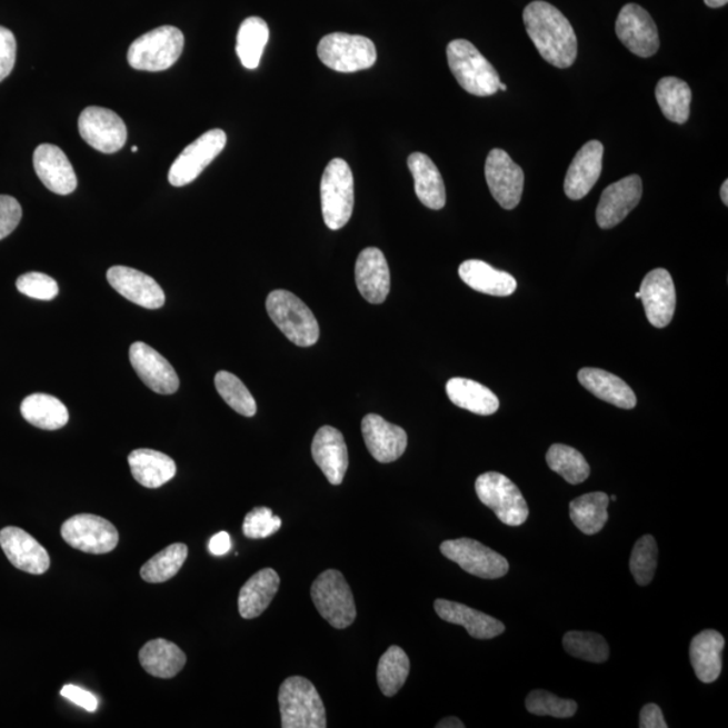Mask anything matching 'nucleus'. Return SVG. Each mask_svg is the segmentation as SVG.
Wrapping results in <instances>:
<instances>
[{"mask_svg": "<svg viewBox=\"0 0 728 728\" xmlns=\"http://www.w3.org/2000/svg\"><path fill=\"white\" fill-rule=\"evenodd\" d=\"M523 22L543 60L560 69L574 66L578 57V38L571 22L559 9L536 0L525 8Z\"/></svg>", "mask_w": 728, "mask_h": 728, "instance_id": "nucleus-1", "label": "nucleus"}, {"mask_svg": "<svg viewBox=\"0 0 728 728\" xmlns=\"http://www.w3.org/2000/svg\"><path fill=\"white\" fill-rule=\"evenodd\" d=\"M658 562V548L654 536L639 538L632 548L630 571L639 586H649L655 578Z\"/></svg>", "mask_w": 728, "mask_h": 728, "instance_id": "nucleus-44", "label": "nucleus"}, {"mask_svg": "<svg viewBox=\"0 0 728 728\" xmlns=\"http://www.w3.org/2000/svg\"><path fill=\"white\" fill-rule=\"evenodd\" d=\"M215 386H217L220 397L223 398L228 407L245 417L256 416L257 402L255 397L251 396L249 389L237 376L231 372L219 371L215 377Z\"/></svg>", "mask_w": 728, "mask_h": 728, "instance_id": "nucleus-43", "label": "nucleus"}, {"mask_svg": "<svg viewBox=\"0 0 728 728\" xmlns=\"http://www.w3.org/2000/svg\"><path fill=\"white\" fill-rule=\"evenodd\" d=\"M61 536L68 546L91 555L112 552L118 547L119 533L106 518L93 515L73 516L61 527Z\"/></svg>", "mask_w": 728, "mask_h": 728, "instance_id": "nucleus-11", "label": "nucleus"}, {"mask_svg": "<svg viewBox=\"0 0 728 728\" xmlns=\"http://www.w3.org/2000/svg\"><path fill=\"white\" fill-rule=\"evenodd\" d=\"M578 378L582 388L592 392L599 400L609 402L620 409L630 410L636 408V392L614 373L586 367V369L579 371Z\"/></svg>", "mask_w": 728, "mask_h": 728, "instance_id": "nucleus-27", "label": "nucleus"}, {"mask_svg": "<svg viewBox=\"0 0 728 728\" xmlns=\"http://www.w3.org/2000/svg\"><path fill=\"white\" fill-rule=\"evenodd\" d=\"M62 698L71 700L74 705H78L81 708H84L88 712H94L98 710V699L91 692L86 691L80 687L76 686H66L61 689Z\"/></svg>", "mask_w": 728, "mask_h": 728, "instance_id": "nucleus-50", "label": "nucleus"}, {"mask_svg": "<svg viewBox=\"0 0 728 728\" xmlns=\"http://www.w3.org/2000/svg\"><path fill=\"white\" fill-rule=\"evenodd\" d=\"M131 151H132V153H137V151H138L137 146H132Z\"/></svg>", "mask_w": 728, "mask_h": 728, "instance_id": "nucleus-57", "label": "nucleus"}, {"mask_svg": "<svg viewBox=\"0 0 728 728\" xmlns=\"http://www.w3.org/2000/svg\"><path fill=\"white\" fill-rule=\"evenodd\" d=\"M437 728H465L463 721L458 718L449 717L440 720V724L436 726Z\"/></svg>", "mask_w": 728, "mask_h": 728, "instance_id": "nucleus-53", "label": "nucleus"}, {"mask_svg": "<svg viewBox=\"0 0 728 728\" xmlns=\"http://www.w3.org/2000/svg\"><path fill=\"white\" fill-rule=\"evenodd\" d=\"M182 31L174 27H161L149 31L131 43L129 64L137 71L162 72L173 67L182 53Z\"/></svg>", "mask_w": 728, "mask_h": 728, "instance_id": "nucleus-6", "label": "nucleus"}, {"mask_svg": "<svg viewBox=\"0 0 728 728\" xmlns=\"http://www.w3.org/2000/svg\"><path fill=\"white\" fill-rule=\"evenodd\" d=\"M187 557L188 547L186 543H173V546L164 548L160 554L146 561L141 569L142 579L146 582H153V585L170 580L180 572Z\"/></svg>", "mask_w": 728, "mask_h": 728, "instance_id": "nucleus-41", "label": "nucleus"}, {"mask_svg": "<svg viewBox=\"0 0 728 728\" xmlns=\"http://www.w3.org/2000/svg\"><path fill=\"white\" fill-rule=\"evenodd\" d=\"M616 31L620 42L642 59L655 56L660 48V38L654 18L641 6L629 3L620 10Z\"/></svg>", "mask_w": 728, "mask_h": 728, "instance_id": "nucleus-15", "label": "nucleus"}, {"mask_svg": "<svg viewBox=\"0 0 728 728\" xmlns=\"http://www.w3.org/2000/svg\"><path fill=\"white\" fill-rule=\"evenodd\" d=\"M208 548H210V552L213 556L227 555L232 548L230 535H228L227 531H220V533L215 535L211 538L210 546H208Z\"/></svg>", "mask_w": 728, "mask_h": 728, "instance_id": "nucleus-52", "label": "nucleus"}, {"mask_svg": "<svg viewBox=\"0 0 728 728\" xmlns=\"http://www.w3.org/2000/svg\"><path fill=\"white\" fill-rule=\"evenodd\" d=\"M725 644L724 636L717 630L701 631L692 639L689 657L695 674L701 682L710 684L718 680Z\"/></svg>", "mask_w": 728, "mask_h": 728, "instance_id": "nucleus-32", "label": "nucleus"}, {"mask_svg": "<svg viewBox=\"0 0 728 728\" xmlns=\"http://www.w3.org/2000/svg\"><path fill=\"white\" fill-rule=\"evenodd\" d=\"M459 276L465 283L479 293L508 297L517 289L516 278L506 271L493 269L492 266L478 259H470L460 265Z\"/></svg>", "mask_w": 728, "mask_h": 728, "instance_id": "nucleus-30", "label": "nucleus"}, {"mask_svg": "<svg viewBox=\"0 0 728 728\" xmlns=\"http://www.w3.org/2000/svg\"><path fill=\"white\" fill-rule=\"evenodd\" d=\"M357 287L366 301L382 303L390 291V270L383 252L367 247L360 252L356 266Z\"/></svg>", "mask_w": 728, "mask_h": 728, "instance_id": "nucleus-24", "label": "nucleus"}, {"mask_svg": "<svg viewBox=\"0 0 728 728\" xmlns=\"http://www.w3.org/2000/svg\"><path fill=\"white\" fill-rule=\"evenodd\" d=\"M562 645L569 655L580 658V660L597 664L609 660V644L597 632L569 631L562 638Z\"/></svg>", "mask_w": 728, "mask_h": 728, "instance_id": "nucleus-42", "label": "nucleus"}, {"mask_svg": "<svg viewBox=\"0 0 728 728\" xmlns=\"http://www.w3.org/2000/svg\"><path fill=\"white\" fill-rule=\"evenodd\" d=\"M266 309L270 319L291 343L300 347L318 343L319 322L307 303L296 295L282 289L271 291L266 300Z\"/></svg>", "mask_w": 728, "mask_h": 728, "instance_id": "nucleus-4", "label": "nucleus"}, {"mask_svg": "<svg viewBox=\"0 0 728 728\" xmlns=\"http://www.w3.org/2000/svg\"><path fill=\"white\" fill-rule=\"evenodd\" d=\"M728 0H705V3L708 6V8L711 9H719L724 8L726 6Z\"/></svg>", "mask_w": 728, "mask_h": 728, "instance_id": "nucleus-54", "label": "nucleus"}, {"mask_svg": "<svg viewBox=\"0 0 728 728\" xmlns=\"http://www.w3.org/2000/svg\"><path fill=\"white\" fill-rule=\"evenodd\" d=\"M408 167L413 176L417 198L422 205L433 211L445 208L446 186L435 162L426 154L413 153L408 158Z\"/></svg>", "mask_w": 728, "mask_h": 728, "instance_id": "nucleus-28", "label": "nucleus"}, {"mask_svg": "<svg viewBox=\"0 0 728 728\" xmlns=\"http://www.w3.org/2000/svg\"><path fill=\"white\" fill-rule=\"evenodd\" d=\"M498 90L506 91L508 90V86L503 84V82H499Z\"/></svg>", "mask_w": 728, "mask_h": 728, "instance_id": "nucleus-56", "label": "nucleus"}, {"mask_svg": "<svg viewBox=\"0 0 728 728\" xmlns=\"http://www.w3.org/2000/svg\"><path fill=\"white\" fill-rule=\"evenodd\" d=\"M547 463L550 470L561 475L569 485H579L590 477L591 468L578 449L565 445L549 448Z\"/></svg>", "mask_w": 728, "mask_h": 728, "instance_id": "nucleus-40", "label": "nucleus"}, {"mask_svg": "<svg viewBox=\"0 0 728 728\" xmlns=\"http://www.w3.org/2000/svg\"><path fill=\"white\" fill-rule=\"evenodd\" d=\"M316 609L335 629H347L356 622L357 607L350 586L337 569H328L310 588Z\"/></svg>", "mask_w": 728, "mask_h": 728, "instance_id": "nucleus-7", "label": "nucleus"}, {"mask_svg": "<svg viewBox=\"0 0 728 728\" xmlns=\"http://www.w3.org/2000/svg\"><path fill=\"white\" fill-rule=\"evenodd\" d=\"M0 547L11 565L23 572L42 575L50 568L48 550L21 528L0 530Z\"/></svg>", "mask_w": 728, "mask_h": 728, "instance_id": "nucleus-19", "label": "nucleus"}, {"mask_svg": "<svg viewBox=\"0 0 728 728\" xmlns=\"http://www.w3.org/2000/svg\"><path fill=\"white\" fill-rule=\"evenodd\" d=\"M478 498L487 508L496 512L499 521L508 527H521L527 522L529 508L518 487L499 472L480 475L475 482Z\"/></svg>", "mask_w": 728, "mask_h": 728, "instance_id": "nucleus-9", "label": "nucleus"}, {"mask_svg": "<svg viewBox=\"0 0 728 728\" xmlns=\"http://www.w3.org/2000/svg\"><path fill=\"white\" fill-rule=\"evenodd\" d=\"M410 672L409 657L400 647H390L378 662L377 680L381 691L388 698L395 696L408 680Z\"/></svg>", "mask_w": 728, "mask_h": 728, "instance_id": "nucleus-39", "label": "nucleus"}, {"mask_svg": "<svg viewBox=\"0 0 728 728\" xmlns=\"http://www.w3.org/2000/svg\"><path fill=\"white\" fill-rule=\"evenodd\" d=\"M641 177L632 174L611 183L605 189L597 208V221L600 228L609 230L629 217L642 198Z\"/></svg>", "mask_w": 728, "mask_h": 728, "instance_id": "nucleus-17", "label": "nucleus"}, {"mask_svg": "<svg viewBox=\"0 0 728 728\" xmlns=\"http://www.w3.org/2000/svg\"><path fill=\"white\" fill-rule=\"evenodd\" d=\"M17 289L21 291L22 295L41 301L56 299L60 291L59 283H57L52 277L37 273V271H31V273L19 277L17 280Z\"/></svg>", "mask_w": 728, "mask_h": 728, "instance_id": "nucleus-47", "label": "nucleus"}, {"mask_svg": "<svg viewBox=\"0 0 728 728\" xmlns=\"http://www.w3.org/2000/svg\"><path fill=\"white\" fill-rule=\"evenodd\" d=\"M609 503L610 498L605 492L585 493L569 505V515L576 528L587 536H594L609 521Z\"/></svg>", "mask_w": 728, "mask_h": 728, "instance_id": "nucleus-36", "label": "nucleus"}, {"mask_svg": "<svg viewBox=\"0 0 728 728\" xmlns=\"http://www.w3.org/2000/svg\"><path fill=\"white\" fill-rule=\"evenodd\" d=\"M658 106L670 122L682 124L691 111L692 91L686 81L677 78H664L656 87Z\"/></svg>", "mask_w": 728, "mask_h": 728, "instance_id": "nucleus-37", "label": "nucleus"}, {"mask_svg": "<svg viewBox=\"0 0 728 728\" xmlns=\"http://www.w3.org/2000/svg\"><path fill=\"white\" fill-rule=\"evenodd\" d=\"M447 59L455 79L475 97H492L499 90V74L489 60L470 41L455 40L447 48Z\"/></svg>", "mask_w": 728, "mask_h": 728, "instance_id": "nucleus-2", "label": "nucleus"}, {"mask_svg": "<svg viewBox=\"0 0 728 728\" xmlns=\"http://www.w3.org/2000/svg\"><path fill=\"white\" fill-rule=\"evenodd\" d=\"M527 710L538 717L572 718L578 711L576 701L561 699L559 696L537 689L528 695Z\"/></svg>", "mask_w": 728, "mask_h": 728, "instance_id": "nucleus-45", "label": "nucleus"}, {"mask_svg": "<svg viewBox=\"0 0 728 728\" xmlns=\"http://www.w3.org/2000/svg\"><path fill=\"white\" fill-rule=\"evenodd\" d=\"M321 211L329 230L338 231L350 221L356 202L350 164L335 158L327 164L320 183Z\"/></svg>", "mask_w": 728, "mask_h": 728, "instance_id": "nucleus-5", "label": "nucleus"}, {"mask_svg": "<svg viewBox=\"0 0 728 728\" xmlns=\"http://www.w3.org/2000/svg\"><path fill=\"white\" fill-rule=\"evenodd\" d=\"M281 525V518L269 508H256L245 518L243 535L251 540H261L277 533Z\"/></svg>", "mask_w": 728, "mask_h": 728, "instance_id": "nucleus-46", "label": "nucleus"}, {"mask_svg": "<svg viewBox=\"0 0 728 728\" xmlns=\"http://www.w3.org/2000/svg\"><path fill=\"white\" fill-rule=\"evenodd\" d=\"M440 550L447 559L478 578L499 579L509 572V561L502 555L471 538L445 541Z\"/></svg>", "mask_w": 728, "mask_h": 728, "instance_id": "nucleus-10", "label": "nucleus"}, {"mask_svg": "<svg viewBox=\"0 0 728 728\" xmlns=\"http://www.w3.org/2000/svg\"><path fill=\"white\" fill-rule=\"evenodd\" d=\"M130 362L139 378L158 395H173L180 388V379L172 365L154 348L137 341L130 347Z\"/></svg>", "mask_w": 728, "mask_h": 728, "instance_id": "nucleus-18", "label": "nucleus"}, {"mask_svg": "<svg viewBox=\"0 0 728 728\" xmlns=\"http://www.w3.org/2000/svg\"><path fill=\"white\" fill-rule=\"evenodd\" d=\"M435 610L442 620L463 626L468 635L477 639L496 638L501 636L506 629L501 620L473 610L466 605L456 604V601L437 599Z\"/></svg>", "mask_w": 728, "mask_h": 728, "instance_id": "nucleus-26", "label": "nucleus"}, {"mask_svg": "<svg viewBox=\"0 0 728 728\" xmlns=\"http://www.w3.org/2000/svg\"><path fill=\"white\" fill-rule=\"evenodd\" d=\"M605 148L599 141L587 142L569 167L565 191L569 199L581 200L591 192L604 168Z\"/></svg>", "mask_w": 728, "mask_h": 728, "instance_id": "nucleus-23", "label": "nucleus"}, {"mask_svg": "<svg viewBox=\"0 0 728 728\" xmlns=\"http://www.w3.org/2000/svg\"><path fill=\"white\" fill-rule=\"evenodd\" d=\"M33 162L37 176L50 192L66 196L78 188V176L59 146L50 143L38 146Z\"/></svg>", "mask_w": 728, "mask_h": 728, "instance_id": "nucleus-20", "label": "nucleus"}, {"mask_svg": "<svg viewBox=\"0 0 728 728\" xmlns=\"http://www.w3.org/2000/svg\"><path fill=\"white\" fill-rule=\"evenodd\" d=\"M312 456L329 483H343L348 468V449L343 435L337 428L322 427L316 432Z\"/></svg>", "mask_w": 728, "mask_h": 728, "instance_id": "nucleus-25", "label": "nucleus"}, {"mask_svg": "<svg viewBox=\"0 0 728 728\" xmlns=\"http://www.w3.org/2000/svg\"><path fill=\"white\" fill-rule=\"evenodd\" d=\"M280 576L271 568L261 569L251 576L239 592L238 606L240 617L255 619L262 616L275 599L280 588Z\"/></svg>", "mask_w": 728, "mask_h": 728, "instance_id": "nucleus-29", "label": "nucleus"}, {"mask_svg": "<svg viewBox=\"0 0 728 728\" xmlns=\"http://www.w3.org/2000/svg\"><path fill=\"white\" fill-rule=\"evenodd\" d=\"M17 59V40L12 31L0 27V81L14 69Z\"/></svg>", "mask_w": 728, "mask_h": 728, "instance_id": "nucleus-49", "label": "nucleus"}, {"mask_svg": "<svg viewBox=\"0 0 728 728\" xmlns=\"http://www.w3.org/2000/svg\"><path fill=\"white\" fill-rule=\"evenodd\" d=\"M269 36L268 23L262 18L250 17L240 24L237 37V54L245 68L255 71L261 64Z\"/></svg>", "mask_w": 728, "mask_h": 728, "instance_id": "nucleus-38", "label": "nucleus"}, {"mask_svg": "<svg viewBox=\"0 0 728 728\" xmlns=\"http://www.w3.org/2000/svg\"><path fill=\"white\" fill-rule=\"evenodd\" d=\"M132 477L146 489H158L174 478L177 467L168 455L153 449H136L129 455Z\"/></svg>", "mask_w": 728, "mask_h": 728, "instance_id": "nucleus-31", "label": "nucleus"}, {"mask_svg": "<svg viewBox=\"0 0 728 728\" xmlns=\"http://www.w3.org/2000/svg\"><path fill=\"white\" fill-rule=\"evenodd\" d=\"M21 413L31 426L43 430L64 428L69 421L68 409L59 398L36 392L22 401Z\"/></svg>", "mask_w": 728, "mask_h": 728, "instance_id": "nucleus-35", "label": "nucleus"}, {"mask_svg": "<svg viewBox=\"0 0 728 728\" xmlns=\"http://www.w3.org/2000/svg\"><path fill=\"white\" fill-rule=\"evenodd\" d=\"M645 313L651 326L665 328L670 325L676 310V289L668 270L655 269L644 278L639 289Z\"/></svg>", "mask_w": 728, "mask_h": 728, "instance_id": "nucleus-16", "label": "nucleus"}, {"mask_svg": "<svg viewBox=\"0 0 728 728\" xmlns=\"http://www.w3.org/2000/svg\"><path fill=\"white\" fill-rule=\"evenodd\" d=\"M227 136L223 130L215 129L205 132L177 157L169 170V182L173 187H186L193 182L225 150Z\"/></svg>", "mask_w": 728, "mask_h": 728, "instance_id": "nucleus-12", "label": "nucleus"}, {"mask_svg": "<svg viewBox=\"0 0 728 728\" xmlns=\"http://www.w3.org/2000/svg\"><path fill=\"white\" fill-rule=\"evenodd\" d=\"M720 198L724 200L725 206H728V181L724 182V186L720 188Z\"/></svg>", "mask_w": 728, "mask_h": 728, "instance_id": "nucleus-55", "label": "nucleus"}, {"mask_svg": "<svg viewBox=\"0 0 728 728\" xmlns=\"http://www.w3.org/2000/svg\"><path fill=\"white\" fill-rule=\"evenodd\" d=\"M362 433L367 449L379 463H391L407 451V432L381 416L367 415L362 421Z\"/></svg>", "mask_w": 728, "mask_h": 728, "instance_id": "nucleus-21", "label": "nucleus"}, {"mask_svg": "<svg viewBox=\"0 0 728 728\" xmlns=\"http://www.w3.org/2000/svg\"><path fill=\"white\" fill-rule=\"evenodd\" d=\"M139 662L149 675L158 679H172L186 667L187 656L176 644L158 638L139 650Z\"/></svg>", "mask_w": 728, "mask_h": 728, "instance_id": "nucleus-33", "label": "nucleus"}, {"mask_svg": "<svg viewBox=\"0 0 728 728\" xmlns=\"http://www.w3.org/2000/svg\"><path fill=\"white\" fill-rule=\"evenodd\" d=\"M485 174L492 198L505 210H515L521 201L523 170L502 149H492L487 157Z\"/></svg>", "mask_w": 728, "mask_h": 728, "instance_id": "nucleus-14", "label": "nucleus"}, {"mask_svg": "<svg viewBox=\"0 0 728 728\" xmlns=\"http://www.w3.org/2000/svg\"><path fill=\"white\" fill-rule=\"evenodd\" d=\"M79 131L91 148L104 154L117 153L128 141V129L122 118L103 107H87L80 113Z\"/></svg>", "mask_w": 728, "mask_h": 728, "instance_id": "nucleus-13", "label": "nucleus"}, {"mask_svg": "<svg viewBox=\"0 0 728 728\" xmlns=\"http://www.w3.org/2000/svg\"><path fill=\"white\" fill-rule=\"evenodd\" d=\"M639 727L641 728H667V721L664 719L661 708L654 702L642 708L639 714Z\"/></svg>", "mask_w": 728, "mask_h": 728, "instance_id": "nucleus-51", "label": "nucleus"}, {"mask_svg": "<svg viewBox=\"0 0 728 728\" xmlns=\"http://www.w3.org/2000/svg\"><path fill=\"white\" fill-rule=\"evenodd\" d=\"M283 728H326V707L318 689L306 677L285 680L278 694Z\"/></svg>", "mask_w": 728, "mask_h": 728, "instance_id": "nucleus-3", "label": "nucleus"}, {"mask_svg": "<svg viewBox=\"0 0 728 728\" xmlns=\"http://www.w3.org/2000/svg\"><path fill=\"white\" fill-rule=\"evenodd\" d=\"M107 280L126 300L134 302L139 307L146 309L163 307V290L153 278L146 276L142 271L126 268V266H112L107 271Z\"/></svg>", "mask_w": 728, "mask_h": 728, "instance_id": "nucleus-22", "label": "nucleus"}, {"mask_svg": "<svg viewBox=\"0 0 728 728\" xmlns=\"http://www.w3.org/2000/svg\"><path fill=\"white\" fill-rule=\"evenodd\" d=\"M22 219V207L11 196H0V240L8 238Z\"/></svg>", "mask_w": 728, "mask_h": 728, "instance_id": "nucleus-48", "label": "nucleus"}, {"mask_svg": "<svg viewBox=\"0 0 728 728\" xmlns=\"http://www.w3.org/2000/svg\"><path fill=\"white\" fill-rule=\"evenodd\" d=\"M447 395L456 407L479 416H491L499 409V400L486 386L466 378H452Z\"/></svg>", "mask_w": 728, "mask_h": 728, "instance_id": "nucleus-34", "label": "nucleus"}, {"mask_svg": "<svg viewBox=\"0 0 728 728\" xmlns=\"http://www.w3.org/2000/svg\"><path fill=\"white\" fill-rule=\"evenodd\" d=\"M318 56L322 64L340 73L366 71L377 62V49L370 38L347 33L321 38Z\"/></svg>", "mask_w": 728, "mask_h": 728, "instance_id": "nucleus-8", "label": "nucleus"}]
</instances>
